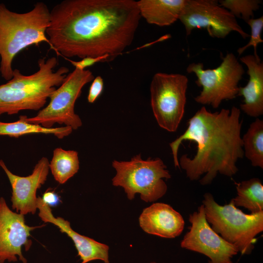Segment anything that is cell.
<instances>
[{
    "label": "cell",
    "instance_id": "27",
    "mask_svg": "<svg viewBox=\"0 0 263 263\" xmlns=\"http://www.w3.org/2000/svg\"><path fill=\"white\" fill-rule=\"evenodd\" d=\"M150 263H157L154 262H151Z\"/></svg>",
    "mask_w": 263,
    "mask_h": 263
},
{
    "label": "cell",
    "instance_id": "4",
    "mask_svg": "<svg viewBox=\"0 0 263 263\" xmlns=\"http://www.w3.org/2000/svg\"><path fill=\"white\" fill-rule=\"evenodd\" d=\"M50 11L43 2H38L30 11H11L0 3V73L7 81L13 76L12 62L21 51L46 42L50 45L46 30Z\"/></svg>",
    "mask_w": 263,
    "mask_h": 263
},
{
    "label": "cell",
    "instance_id": "2",
    "mask_svg": "<svg viewBox=\"0 0 263 263\" xmlns=\"http://www.w3.org/2000/svg\"><path fill=\"white\" fill-rule=\"evenodd\" d=\"M240 109L211 113L202 107L191 117L185 132L169 143L175 167L185 170L192 181L210 184L218 173L231 177L236 162L244 155L241 136Z\"/></svg>",
    "mask_w": 263,
    "mask_h": 263
},
{
    "label": "cell",
    "instance_id": "3",
    "mask_svg": "<svg viewBox=\"0 0 263 263\" xmlns=\"http://www.w3.org/2000/svg\"><path fill=\"white\" fill-rule=\"evenodd\" d=\"M38 63V70L34 74L25 75L15 69L12 78L0 85V115L42 109L56 87L61 84L69 72L64 66L54 71L58 64L55 56L47 60L41 58Z\"/></svg>",
    "mask_w": 263,
    "mask_h": 263
},
{
    "label": "cell",
    "instance_id": "8",
    "mask_svg": "<svg viewBox=\"0 0 263 263\" xmlns=\"http://www.w3.org/2000/svg\"><path fill=\"white\" fill-rule=\"evenodd\" d=\"M94 77L89 70H75L67 75L59 87L50 95L48 105L32 117H26L28 122L53 128L55 123L64 124L73 130L82 126L79 116L75 113V104L80 96L82 88Z\"/></svg>",
    "mask_w": 263,
    "mask_h": 263
},
{
    "label": "cell",
    "instance_id": "24",
    "mask_svg": "<svg viewBox=\"0 0 263 263\" xmlns=\"http://www.w3.org/2000/svg\"><path fill=\"white\" fill-rule=\"evenodd\" d=\"M66 59L70 61L75 67V68L80 70H84L85 68L92 66L98 62L112 60L109 55H104L96 57H86L78 61H73L68 58Z\"/></svg>",
    "mask_w": 263,
    "mask_h": 263
},
{
    "label": "cell",
    "instance_id": "14",
    "mask_svg": "<svg viewBox=\"0 0 263 263\" xmlns=\"http://www.w3.org/2000/svg\"><path fill=\"white\" fill-rule=\"evenodd\" d=\"M37 207L39 210L38 216L42 221L55 225L61 233H65L72 239L77 250V255L81 260V263H87L96 260L109 263L108 245L80 234L72 229L68 221L62 217H55L51 207L40 197L37 198Z\"/></svg>",
    "mask_w": 263,
    "mask_h": 263
},
{
    "label": "cell",
    "instance_id": "5",
    "mask_svg": "<svg viewBox=\"0 0 263 263\" xmlns=\"http://www.w3.org/2000/svg\"><path fill=\"white\" fill-rule=\"evenodd\" d=\"M204 197L206 218L212 229L242 254H250L254 248L256 236L263 230V211L247 214L231 202L220 205L210 193H205Z\"/></svg>",
    "mask_w": 263,
    "mask_h": 263
},
{
    "label": "cell",
    "instance_id": "13",
    "mask_svg": "<svg viewBox=\"0 0 263 263\" xmlns=\"http://www.w3.org/2000/svg\"><path fill=\"white\" fill-rule=\"evenodd\" d=\"M0 167L5 172L12 188L13 209L23 215L34 214L37 207V191L47 180L49 162L46 157L41 158L35 165L32 173L23 177L13 173L4 161L0 160Z\"/></svg>",
    "mask_w": 263,
    "mask_h": 263
},
{
    "label": "cell",
    "instance_id": "15",
    "mask_svg": "<svg viewBox=\"0 0 263 263\" xmlns=\"http://www.w3.org/2000/svg\"><path fill=\"white\" fill-rule=\"evenodd\" d=\"M139 223L145 232L165 238L179 236L185 225L180 213L163 203H155L144 208L139 216Z\"/></svg>",
    "mask_w": 263,
    "mask_h": 263
},
{
    "label": "cell",
    "instance_id": "9",
    "mask_svg": "<svg viewBox=\"0 0 263 263\" xmlns=\"http://www.w3.org/2000/svg\"><path fill=\"white\" fill-rule=\"evenodd\" d=\"M188 78L180 74L158 72L150 85V105L159 126L175 132L184 116Z\"/></svg>",
    "mask_w": 263,
    "mask_h": 263
},
{
    "label": "cell",
    "instance_id": "22",
    "mask_svg": "<svg viewBox=\"0 0 263 263\" xmlns=\"http://www.w3.org/2000/svg\"><path fill=\"white\" fill-rule=\"evenodd\" d=\"M219 4L235 17L246 22L254 17V12L259 9L262 1L259 0H220Z\"/></svg>",
    "mask_w": 263,
    "mask_h": 263
},
{
    "label": "cell",
    "instance_id": "18",
    "mask_svg": "<svg viewBox=\"0 0 263 263\" xmlns=\"http://www.w3.org/2000/svg\"><path fill=\"white\" fill-rule=\"evenodd\" d=\"M26 116L20 115L18 120L13 122L0 121V135L18 138L26 134L44 133L52 134L59 139H62L70 134L73 130L68 126L45 128L40 125L27 122L25 120Z\"/></svg>",
    "mask_w": 263,
    "mask_h": 263
},
{
    "label": "cell",
    "instance_id": "16",
    "mask_svg": "<svg viewBox=\"0 0 263 263\" xmlns=\"http://www.w3.org/2000/svg\"><path fill=\"white\" fill-rule=\"evenodd\" d=\"M240 60L247 66L249 76L247 84L239 88L238 95L244 98L240 109L248 116L257 117L263 114V63L252 55L242 56Z\"/></svg>",
    "mask_w": 263,
    "mask_h": 263
},
{
    "label": "cell",
    "instance_id": "25",
    "mask_svg": "<svg viewBox=\"0 0 263 263\" xmlns=\"http://www.w3.org/2000/svg\"><path fill=\"white\" fill-rule=\"evenodd\" d=\"M103 86V79L101 76H97L94 79L87 96L89 103H93L97 99L102 92Z\"/></svg>",
    "mask_w": 263,
    "mask_h": 263
},
{
    "label": "cell",
    "instance_id": "6",
    "mask_svg": "<svg viewBox=\"0 0 263 263\" xmlns=\"http://www.w3.org/2000/svg\"><path fill=\"white\" fill-rule=\"evenodd\" d=\"M112 166L116 171L112 179L113 185L123 188L129 200H132L139 193L143 201L153 202L163 197L167 191V186L163 179H169L171 175L159 158L143 160L139 154L129 161L114 160Z\"/></svg>",
    "mask_w": 263,
    "mask_h": 263
},
{
    "label": "cell",
    "instance_id": "23",
    "mask_svg": "<svg viewBox=\"0 0 263 263\" xmlns=\"http://www.w3.org/2000/svg\"><path fill=\"white\" fill-rule=\"evenodd\" d=\"M246 22L251 28L250 39L247 44L239 48L237 50V52L239 55H241L248 47L253 46L254 49V56L256 57H259L257 52V47L259 43L263 42L261 38V33L263 28V17L257 19L252 18Z\"/></svg>",
    "mask_w": 263,
    "mask_h": 263
},
{
    "label": "cell",
    "instance_id": "17",
    "mask_svg": "<svg viewBox=\"0 0 263 263\" xmlns=\"http://www.w3.org/2000/svg\"><path fill=\"white\" fill-rule=\"evenodd\" d=\"M186 0H140L137 1L141 17L151 24L169 26L179 19Z\"/></svg>",
    "mask_w": 263,
    "mask_h": 263
},
{
    "label": "cell",
    "instance_id": "11",
    "mask_svg": "<svg viewBox=\"0 0 263 263\" xmlns=\"http://www.w3.org/2000/svg\"><path fill=\"white\" fill-rule=\"evenodd\" d=\"M189 230L180 243L181 247L207 257L208 263H233L232 258L239 252L237 247L215 232L206 220L204 207L189 215Z\"/></svg>",
    "mask_w": 263,
    "mask_h": 263
},
{
    "label": "cell",
    "instance_id": "20",
    "mask_svg": "<svg viewBox=\"0 0 263 263\" xmlns=\"http://www.w3.org/2000/svg\"><path fill=\"white\" fill-rule=\"evenodd\" d=\"M79 168V161L76 151L66 150L61 148L54 150L49 163V169L58 183H65L77 172Z\"/></svg>",
    "mask_w": 263,
    "mask_h": 263
},
{
    "label": "cell",
    "instance_id": "10",
    "mask_svg": "<svg viewBox=\"0 0 263 263\" xmlns=\"http://www.w3.org/2000/svg\"><path fill=\"white\" fill-rule=\"evenodd\" d=\"M179 19L184 25L187 36L195 29L204 28L212 38H223L232 31L244 38L250 37L218 0H186Z\"/></svg>",
    "mask_w": 263,
    "mask_h": 263
},
{
    "label": "cell",
    "instance_id": "26",
    "mask_svg": "<svg viewBox=\"0 0 263 263\" xmlns=\"http://www.w3.org/2000/svg\"><path fill=\"white\" fill-rule=\"evenodd\" d=\"M43 201L50 207L56 206L60 202L58 195L53 191L47 190L41 197Z\"/></svg>",
    "mask_w": 263,
    "mask_h": 263
},
{
    "label": "cell",
    "instance_id": "19",
    "mask_svg": "<svg viewBox=\"0 0 263 263\" xmlns=\"http://www.w3.org/2000/svg\"><path fill=\"white\" fill-rule=\"evenodd\" d=\"M237 196L230 202L255 214L263 211V185L258 178L236 183Z\"/></svg>",
    "mask_w": 263,
    "mask_h": 263
},
{
    "label": "cell",
    "instance_id": "1",
    "mask_svg": "<svg viewBox=\"0 0 263 263\" xmlns=\"http://www.w3.org/2000/svg\"><path fill=\"white\" fill-rule=\"evenodd\" d=\"M141 15L133 0H64L50 11L46 36L65 58L121 55L132 43Z\"/></svg>",
    "mask_w": 263,
    "mask_h": 263
},
{
    "label": "cell",
    "instance_id": "21",
    "mask_svg": "<svg viewBox=\"0 0 263 263\" xmlns=\"http://www.w3.org/2000/svg\"><path fill=\"white\" fill-rule=\"evenodd\" d=\"M244 155L254 167L263 168V121L257 118L242 138Z\"/></svg>",
    "mask_w": 263,
    "mask_h": 263
},
{
    "label": "cell",
    "instance_id": "7",
    "mask_svg": "<svg viewBox=\"0 0 263 263\" xmlns=\"http://www.w3.org/2000/svg\"><path fill=\"white\" fill-rule=\"evenodd\" d=\"M222 58L220 65L212 69H205L201 63H192L187 67V72L195 74L196 84L202 87L194 98L197 103L217 109L223 100L233 99L238 95V84L244 73V67L232 53Z\"/></svg>",
    "mask_w": 263,
    "mask_h": 263
},
{
    "label": "cell",
    "instance_id": "12",
    "mask_svg": "<svg viewBox=\"0 0 263 263\" xmlns=\"http://www.w3.org/2000/svg\"><path fill=\"white\" fill-rule=\"evenodd\" d=\"M24 215L10 209L4 198H0V263L16 262L19 260L27 263L22 253V247L29 249L30 232L44 225L30 226L26 225Z\"/></svg>",
    "mask_w": 263,
    "mask_h": 263
}]
</instances>
